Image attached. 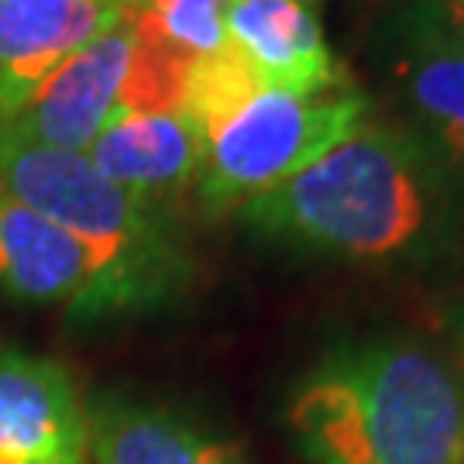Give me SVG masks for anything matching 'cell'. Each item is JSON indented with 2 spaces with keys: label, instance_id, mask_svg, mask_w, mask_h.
<instances>
[{
  "label": "cell",
  "instance_id": "obj_1",
  "mask_svg": "<svg viewBox=\"0 0 464 464\" xmlns=\"http://www.w3.org/2000/svg\"><path fill=\"white\" fill-rule=\"evenodd\" d=\"M234 214L279 248L348 262H410L444 237L450 169L420 131L365 121L314 166Z\"/></svg>",
  "mask_w": 464,
  "mask_h": 464
},
{
  "label": "cell",
  "instance_id": "obj_2",
  "mask_svg": "<svg viewBox=\"0 0 464 464\" xmlns=\"http://www.w3.org/2000/svg\"><path fill=\"white\" fill-rule=\"evenodd\" d=\"M310 464H464V362L416 337L327 351L289 399Z\"/></svg>",
  "mask_w": 464,
  "mask_h": 464
},
{
  "label": "cell",
  "instance_id": "obj_3",
  "mask_svg": "<svg viewBox=\"0 0 464 464\" xmlns=\"http://www.w3.org/2000/svg\"><path fill=\"white\" fill-rule=\"evenodd\" d=\"M0 189L76 234L103 266L100 314L131 310L166 293L179 276L155 203L100 176L83 151H63L0 134Z\"/></svg>",
  "mask_w": 464,
  "mask_h": 464
},
{
  "label": "cell",
  "instance_id": "obj_4",
  "mask_svg": "<svg viewBox=\"0 0 464 464\" xmlns=\"http://www.w3.org/2000/svg\"><path fill=\"white\" fill-rule=\"evenodd\" d=\"M372 100L351 80L320 93L266 90L203 138L197 193L210 214L293 179L368 121Z\"/></svg>",
  "mask_w": 464,
  "mask_h": 464
},
{
  "label": "cell",
  "instance_id": "obj_5",
  "mask_svg": "<svg viewBox=\"0 0 464 464\" xmlns=\"http://www.w3.org/2000/svg\"><path fill=\"white\" fill-rule=\"evenodd\" d=\"M134 32L128 11L114 28L86 42L66 63L52 69L45 83L17 107L7 121H0L4 138L32 141L45 149L90 151L97 134L117 111V97L131 66Z\"/></svg>",
  "mask_w": 464,
  "mask_h": 464
},
{
  "label": "cell",
  "instance_id": "obj_6",
  "mask_svg": "<svg viewBox=\"0 0 464 464\" xmlns=\"http://www.w3.org/2000/svg\"><path fill=\"white\" fill-rule=\"evenodd\" d=\"M90 416L52 358L0 351V464H86Z\"/></svg>",
  "mask_w": 464,
  "mask_h": 464
},
{
  "label": "cell",
  "instance_id": "obj_7",
  "mask_svg": "<svg viewBox=\"0 0 464 464\" xmlns=\"http://www.w3.org/2000/svg\"><path fill=\"white\" fill-rule=\"evenodd\" d=\"M0 289L17 303L100 316L103 266L76 234L0 189Z\"/></svg>",
  "mask_w": 464,
  "mask_h": 464
},
{
  "label": "cell",
  "instance_id": "obj_8",
  "mask_svg": "<svg viewBox=\"0 0 464 464\" xmlns=\"http://www.w3.org/2000/svg\"><path fill=\"white\" fill-rule=\"evenodd\" d=\"M124 11V0H0V121Z\"/></svg>",
  "mask_w": 464,
  "mask_h": 464
},
{
  "label": "cell",
  "instance_id": "obj_9",
  "mask_svg": "<svg viewBox=\"0 0 464 464\" xmlns=\"http://www.w3.org/2000/svg\"><path fill=\"white\" fill-rule=\"evenodd\" d=\"M227 38L266 90L320 93L348 80L303 0H227Z\"/></svg>",
  "mask_w": 464,
  "mask_h": 464
},
{
  "label": "cell",
  "instance_id": "obj_10",
  "mask_svg": "<svg viewBox=\"0 0 464 464\" xmlns=\"http://www.w3.org/2000/svg\"><path fill=\"white\" fill-rule=\"evenodd\" d=\"M86 159L111 183L155 203L197 183L203 134L186 114H114Z\"/></svg>",
  "mask_w": 464,
  "mask_h": 464
},
{
  "label": "cell",
  "instance_id": "obj_11",
  "mask_svg": "<svg viewBox=\"0 0 464 464\" xmlns=\"http://www.w3.org/2000/svg\"><path fill=\"white\" fill-rule=\"evenodd\" d=\"M396 72L423 128L420 138L450 172H464V34L437 7L413 14Z\"/></svg>",
  "mask_w": 464,
  "mask_h": 464
},
{
  "label": "cell",
  "instance_id": "obj_12",
  "mask_svg": "<svg viewBox=\"0 0 464 464\" xmlns=\"http://www.w3.org/2000/svg\"><path fill=\"white\" fill-rule=\"evenodd\" d=\"M86 416L97 464H248L234 444L217 440L166 406L111 396Z\"/></svg>",
  "mask_w": 464,
  "mask_h": 464
},
{
  "label": "cell",
  "instance_id": "obj_13",
  "mask_svg": "<svg viewBox=\"0 0 464 464\" xmlns=\"http://www.w3.org/2000/svg\"><path fill=\"white\" fill-rule=\"evenodd\" d=\"M128 21L138 42L203 59L220 52L227 38V0H145L128 7Z\"/></svg>",
  "mask_w": 464,
  "mask_h": 464
},
{
  "label": "cell",
  "instance_id": "obj_14",
  "mask_svg": "<svg viewBox=\"0 0 464 464\" xmlns=\"http://www.w3.org/2000/svg\"><path fill=\"white\" fill-rule=\"evenodd\" d=\"M266 93L258 72L241 55L237 45H224L214 55H203L189 63L186 72V93H183V114L197 124V131L207 134L220 128L227 117H234L248 100Z\"/></svg>",
  "mask_w": 464,
  "mask_h": 464
},
{
  "label": "cell",
  "instance_id": "obj_15",
  "mask_svg": "<svg viewBox=\"0 0 464 464\" xmlns=\"http://www.w3.org/2000/svg\"><path fill=\"white\" fill-rule=\"evenodd\" d=\"M186 72L189 59L134 38L131 66L114 114H183Z\"/></svg>",
  "mask_w": 464,
  "mask_h": 464
},
{
  "label": "cell",
  "instance_id": "obj_16",
  "mask_svg": "<svg viewBox=\"0 0 464 464\" xmlns=\"http://www.w3.org/2000/svg\"><path fill=\"white\" fill-rule=\"evenodd\" d=\"M437 11L458 34H464V0H437Z\"/></svg>",
  "mask_w": 464,
  "mask_h": 464
},
{
  "label": "cell",
  "instance_id": "obj_17",
  "mask_svg": "<svg viewBox=\"0 0 464 464\" xmlns=\"http://www.w3.org/2000/svg\"><path fill=\"white\" fill-rule=\"evenodd\" d=\"M458 341H461V362H464V303H461V314H458Z\"/></svg>",
  "mask_w": 464,
  "mask_h": 464
},
{
  "label": "cell",
  "instance_id": "obj_18",
  "mask_svg": "<svg viewBox=\"0 0 464 464\" xmlns=\"http://www.w3.org/2000/svg\"><path fill=\"white\" fill-rule=\"evenodd\" d=\"M124 4H128V7H134V4H145V0H124Z\"/></svg>",
  "mask_w": 464,
  "mask_h": 464
},
{
  "label": "cell",
  "instance_id": "obj_19",
  "mask_svg": "<svg viewBox=\"0 0 464 464\" xmlns=\"http://www.w3.org/2000/svg\"><path fill=\"white\" fill-rule=\"evenodd\" d=\"M303 4H314V0H303Z\"/></svg>",
  "mask_w": 464,
  "mask_h": 464
}]
</instances>
